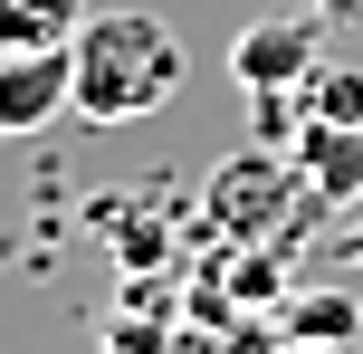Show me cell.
Instances as JSON below:
<instances>
[{
    "label": "cell",
    "instance_id": "6da1fadb",
    "mask_svg": "<svg viewBox=\"0 0 363 354\" xmlns=\"http://www.w3.org/2000/svg\"><path fill=\"white\" fill-rule=\"evenodd\" d=\"M77 57V115L86 125H134V115H163L191 77L182 38L153 10H86V29L67 38Z\"/></svg>",
    "mask_w": 363,
    "mask_h": 354
},
{
    "label": "cell",
    "instance_id": "7a4b0ae2",
    "mask_svg": "<svg viewBox=\"0 0 363 354\" xmlns=\"http://www.w3.org/2000/svg\"><path fill=\"white\" fill-rule=\"evenodd\" d=\"M306 201H315V182L296 163H277V153H230V163L211 172V221L230 230V240H268V230H287Z\"/></svg>",
    "mask_w": 363,
    "mask_h": 354
},
{
    "label": "cell",
    "instance_id": "3957f363",
    "mask_svg": "<svg viewBox=\"0 0 363 354\" xmlns=\"http://www.w3.org/2000/svg\"><path fill=\"white\" fill-rule=\"evenodd\" d=\"M315 38H325L315 10H268V19H249V29L230 38V87H249V96H296V87L315 77Z\"/></svg>",
    "mask_w": 363,
    "mask_h": 354
},
{
    "label": "cell",
    "instance_id": "277c9868",
    "mask_svg": "<svg viewBox=\"0 0 363 354\" xmlns=\"http://www.w3.org/2000/svg\"><path fill=\"white\" fill-rule=\"evenodd\" d=\"M48 115H77V57L67 48H0V144L38 134Z\"/></svg>",
    "mask_w": 363,
    "mask_h": 354
},
{
    "label": "cell",
    "instance_id": "5b68a950",
    "mask_svg": "<svg viewBox=\"0 0 363 354\" xmlns=\"http://www.w3.org/2000/svg\"><path fill=\"white\" fill-rule=\"evenodd\" d=\"M296 172L315 182V201H363V125L306 115L296 125Z\"/></svg>",
    "mask_w": 363,
    "mask_h": 354
},
{
    "label": "cell",
    "instance_id": "8992f818",
    "mask_svg": "<svg viewBox=\"0 0 363 354\" xmlns=\"http://www.w3.org/2000/svg\"><path fill=\"white\" fill-rule=\"evenodd\" d=\"M96 0H0V48H67Z\"/></svg>",
    "mask_w": 363,
    "mask_h": 354
},
{
    "label": "cell",
    "instance_id": "52a82bcc",
    "mask_svg": "<svg viewBox=\"0 0 363 354\" xmlns=\"http://www.w3.org/2000/svg\"><path fill=\"white\" fill-rule=\"evenodd\" d=\"M306 115L363 125V77H354V67H315V77H306Z\"/></svg>",
    "mask_w": 363,
    "mask_h": 354
},
{
    "label": "cell",
    "instance_id": "ba28073f",
    "mask_svg": "<svg viewBox=\"0 0 363 354\" xmlns=\"http://www.w3.org/2000/svg\"><path fill=\"white\" fill-rule=\"evenodd\" d=\"M354 326H363V306H345V297H306V306H296V336H315V345L354 336Z\"/></svg>",
    "mask_w": 363,
    "mask_h": 354
},
{
    "label": "cell",
    "instance_id": "9c48e42d",
    "mask_svg": "<svg viewBox=\"0 0 363 354\" xmlns=\"http://www.w3.org/2000/svg\"><path fill=\"white\" fill-rule=\"evenodd\" d=\"M315 19H363V0H306Z\"/></svg>",
    "mask_w": 363,
    "mask_h": 354
},
{
    "label": "cell",
    "instance_id": "30bf717a",
    "mask_svg": "<svg viewBox=\"0 0 363 354\" xmlns=\"http://www.w3.org/2000/svg\"><path fill=\"white\" fill-rule=\"evenodd\" d=\"M345 249H354V259H363V221H354V240H345Z\"/></svg>",
    "mask_w": 363,
    "mask_h": 354
}]
</instances>
